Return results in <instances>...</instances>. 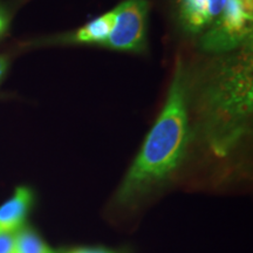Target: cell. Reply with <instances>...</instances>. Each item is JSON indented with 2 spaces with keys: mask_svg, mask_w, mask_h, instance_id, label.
I'll use <instances>...</instances> for the list:
<instances>
[{
  "mask_svg": "<svg viewBox=\"0 0 253 253\" xmlns=\"http://www.w3.org/2000/svg\"><path fill=\"white\" fill-rule=\"evenodd\" d=\"M194 141L226 158L249 138L253 115V41L233 52L185 62Z\"/></svg>",
  "mask_w": 253,
  "mask_h": 253,
  "instance_id": "cell-1",
  "label": "cell"
},
{
  "mask_svg": "<svg viewBox=\"0 0 253 253\" xmlns=\"http://www.w3.org/2000/svg\"><path fill=\"white\" fill-rule=\"evenodd\" d=\"M192 141L185 61L178 55L163 108L116 192V203H135L164 184L181 167Z\"/></svg>",
  "mask_w": 253,
  "mask_h": 253,
  "instance_id": "cell-2",
  "label": "cell"
},
{
  "mask_svg": "<svg viewBox=\"0 0 253 253\" xmlns=\"http://www.w3.org/2000/svg\"><path fill=\"white\" fill-rule=\"evenodd\" d=\"M252 41L253 11L243 0H226L217 20L197 38V46L204 55H220Z\"/></svg>",
  "mask_w": 253,
  "mask_h": 253,
  "instance_id": "cell-3",
  "label": "cell"
},
{
  "mask_svg": "<svg viewBox=\"0 0 253 253\" xmlns=\"http://www.w3.org/2000/svg\"><path fill=\"white\" fill-rule=\"evenodd\" d=\"M149 7L148 0H125L116 6L113 30L101 47L136 54L147 52Z\"/></svg>",
  "mask_w": 253,
  "mask_h": 253,
  "instance_id": "cell-4",
  "label": "cell"
},
{
  "mask_svg": "<svg viewBox=\"0 0 253 253\" xmlns=\"http://www.w3.org/2000/svg\"><path fill=\"white\" fill-rule=\"evenodd\" d=\"M226 0H175V20L184 36L197 39L219 17Z\"/></svg>",
  "mask_w": 253,
  "mask_h": 253,
  "instance_id": "cell-5",
  "label": "cell"
},
{
  "mask_svg": "<svg viewBox=\"0 0 253 253\" xmlns=\"http://www.w3.org/2000/svg\"><path fill=\"white\" fill-rule=\"evenodd\" d=\"M115 11L106 12L84 26L68 33L38 41V45H95L102 46L114 26Z\"/></svg>",
  "mask_w": 253,
  "mask_h": 253,
  "instance_id": "cell-6",
  "label": "cell"
},
{
  "mask_svg": "<svg viewBox=\"0 0 253 253\" xmlns=\"http://www.w3.org/2000/svg\"><path fill=\"white\" fill-rule=\"evenodd\" d=\"M33 203V192L27 186H18L13 196L0 205V232L18 231L26 219Z\"/></svg>",
  "mask_w": 253,
  "mask_h": 253,
  "instance_id": "cell-7",
  "label": "cell"
},
{
  "mask_svg": "<svg viewBox=\"0 0 253 253\" xmlns=\"http://www.w3.org/2000/svg\"><path fill=\"white\" fill-rule=\"evenodd\" d=\"M17 253H55L48 245L30 229H21L17 232Z\"/></svg>",
  "mask_w": 253,
  "mask_h": 253,
  "instance_id": "cell-8",
  "label": "cell"
},
{
  "mask_svg": "<svg viewBox=\"0 0 253 253\" xmlns=\"http://www.w3.org/2000/svg\"><path fill=\"white\" fill-rule=\"evenodd\" d=\"M17 232H0V253H17Z\"/></svg>",
  "mask_w": 253,
  "mask_h": 253,
  "instance_id": "cell-9",
  "label": "cell"
},
{
  "mask_svg": "<svg viewBox=\"0 0 253 253\" xmlns=\"http://www.w3.org/2000/svg\"><path fill=\"white\" fill-rule=\"evenodd\" d=\"M8 25H9L8 13L6 12V9L0 5V37L4 36L5 32L7 31Z\"/></svg>",
  "mask_w": 253,
  "mask_h": 253,
  "instance_id": "cell-10",
  "label": "cell"
},
{
  "mask_svg": "<svg viewBox=\"0 0 253 253\" xmlns=\"http://www.w3.org/2000/svg\"><path fill=\"white\" fill-rule=\"evenodd\" d=\"M9 66V59L7 55L0 54V84H1L2 80H4L6 73H7Z\"/></svg>",
  "mask_w": 253,
  "mask_h": 253,
  "instance_id": "cell-11",
  "label": "cell"
},
{
  "mask_svg": "<svg viewBox=\"0 0 253 253\" xmlns=\"http://www.w3.org/2000/svg\"><path fill=\"white\" fill-rule=\"evenodd\" d=\"M69 253H113V252L107 251V250H102V249H79V250H74V251Z\"/></svg>",
  "mask_w": 253,
  "mask_h": 253,
  "instance_id": "cell-12",
  "label": "cell"
},
{
  "mask_svg": "<svg viewBox=\"0 0 253 253\" xmlns=\"http://www.w3.org/2000/svg\"><path fill=\"white\" fill-rule=\"evenodd\" d=\"M243 2H244L246 7L253 11V0H243Z\"/></svg>",
  "mask_w": 253,
  "mask_h": 253,
  "instance_id": "cell-13",
  "label": "cell"
}]
</instances>
